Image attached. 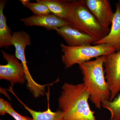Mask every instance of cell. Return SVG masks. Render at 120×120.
I'll return each instance as SVG.
<instances>
[{
	"label": "cell",
	"instance_id": "17",
	"mask_svg": "<svg viewBox=\"0 0 120 120\" xmlns=\"http://www.w3.org/2000/svg\"><path fill=\"white\" fill-rule=\"evenodd\" d=\"M7 113L10 115L15 120H34L33 118L26 116H22L13 109L12 106L9 102L7 107Z\"/></svg>",
	"mask_w": 120,
	"mask_h": 120
},
{
	"label": "cell",
	"instance_id": "12",
	"mask_svg": "<svg viewBox=\"0 0 120 120\" xmlns=\"http://www.w3.org/2000/svg\"><path fill=\"white\" fill-rule=\"evenodd\" d=\"M49 87H48V92L46 93L47 98V109L43 112L36 111L30 109L24 104L15 95L20 102L23 105L24 107L31 114L34 120H65L64 113L59 110L55 112H52L50 109L49 104Z\"/></svg>",
	"mask_w": 120,
	"mask_h": 120
},
{
	"label": "cell",
	"instance_id": "19",
	"mask_svg": "<svg viewBox=\"0 0 120 120\" xmlns=\"http://www.w3.org/2000/svg\"><path fill=\"white\" fill-rule=\"evenodd\" d=\"M118 4L120 6V0H118Z\"/></svg>",
	"mask_w": 120,
	"mask_h": 120
},
{
	"label": "cell",
	"instance_id": "15",
	"mask_svg": "<svg viewBox=\"0 0 120 120\" xmlns=\"http://www.w3.org/2000/svg\"><path fill=\"white\" fill-rule=\"evenodd\" d=\"M101 106L109 111L110 120H120V93L112 101H103Z\"/></svg>",
	"mask_w": 120,
	"mask_h": 120
},
{
	"label": "cell",
	"instance_id": "10",
	"mask_svg": "<svg viewBox=\"0 0 120 120\" xmlns=\"http://www.w3.org/2000/svg\"><path fill=\"white\" fill-rule=\"evenodd\" d=\"M116 5V11L109 32L105 37L99 41L95 42L94 45L107 44L116 48V52L120 51V6L118 3Z\"/></svg>",
	"mask_w": 120,
	"mask_h": 120
},
{
	"label": "cell",
	"instance_id": "6",
	"mask_svg": "<svg viewBox=\"0 0 120 120\" xmlns=\"http://www.w3.org/2000/svg\"><path fill=\"white\" fill-rule=\"evenodd\" d=\"M104 67L112 101L120 93V51L105 56Z\"/></svg>",
	"mask_w": 120,
	"mask_h": 120
},
{
	"label": "cell",
	"instance_id": "11",
	"mask_svg": "<svg viewBox=\"0 0 120 120\" xmlns=\"http://www.w3.org/2000/svg\"><path fill=\"white\" fill-rule=\"evenodd\" d=\"M12 43L15 48V56L22 62L23 66L27 65L25 50L27 46L31 45L30 35L24 31L13 32Z\"/></svg>",
	"mask_w": 120,
	"mask_h": 120
},
{
	"label": "cell",
	"instance_id": "13",
	"mask_svg": "<svg viewBox=\"0 0 120 120\" xmlns=\"http://www.w3.org/2000/svg\"><path fill=\"white\" fill-rule=\"evenodd\" d=\"M7 1H0V47L7 49L12 43V34L10 27L7 23V18L4 13V10Z\"/></svg>",
	"mask_w": 120,
	"mask_h": 120
},
{
	"label": "cell",
	"instance_id": "20",
	"mask_svg": "<svg viewBox=\"0 0 120 120\" xmlns=\"http://www.w3.org/2000/svg\"></svg>",
	"mask_w": 120,
	"mask_h": 120
},
{
	"label": "cell",
	"instance_id": "9",
	"mask_svg": "<svg viewBox=\"0 0 120 120\" xmlns=\"http://www.w3.org/2000/svg\"><path fill=\"white\" fill-rule=\"evenodd\" d=\"M20 20L26 26L42 27L49 30L69 25L64 20L52 14L43 15H34L26 18H20Z\"/></svg>",
	"mask_w": 120,
	"mask_h": 120
},
{
	"label": "cell",
	"instance_id": "7",
	"mask_svg": "<svg viewBox=\"0 0 120 120\" xmlns=\"http://www.w3.org/2000/svg\"><path fill=\"white\" fill-rule=\"evenodd\" d=\"M89 11L99 24L106 28H109L114 13L109 0H84Z\"/></svg>",
	"mask_w": 120,
	"mask_h": 120
},
{
	"label": "cell",
	"instance_id": "2",
	"mask_svg": "<svg viewBox=\"0 0 120 120\" xmlns=\"http://www.w3.org/2000/svg\"><path fill=\"white\" fill-rule=\"evenodd\" d=\"M105 56L79 64L83 75V83L90 94V99L97 109L102 103L109 100L110 92L105 77L104 62Z\"/></svg>",
	"mask_w": 120,
	"mask_h": 120
},
{
	"label": "cell",
	"instance_id": "4",
	"mask_svg": "<svg viewBox=\"0 0 120 120\" xmlns=\"http://www.w3.org/2000/svg\"><path fill=\"white\" fill-rule=\"evenodd\" d=\"M60 47L64 53L62 61L65 68L89 61L92 58L107 56L116 51L114 46L107 44L71 47L61 43Z\"/></svg>",
	"mask_w": 120,
	"mask_h": 120
},
{
	"label": "cell",
	"instance_id": "16",
	"mask_svg": "<svg viewBox=\"0 0 120 120\" xmlns=\"http://www.w3.org/2000/svg\"><path fill=\"white\" fill-rule=\"evenodd\" d=\"M24 6L30 9L35 15H43L51 14L46 5L40 2H30L28 0H20Z\"/></svg>",
	"mask_w": 120,
	"mask_h": 120
},
{
	"label": "cell",
	"instance_id": "1",
	"mask_svg": "<svg viewBox=\"0 0 120 120\" xmlns=\"http://www.w3.org/2000/svg\"><path fill=\"white\" fill-rule=\"evenodd\" d=\"M58 99V107L65 120H97L88 102L90 94L83 83L65 82Z\"/></svg>",
	"mask_w": 120,
	"mask_h": 120
},
{
	"label": "cell",
	"instance_id": "3",
	"mask_svg": "<svg viewBox=\"0 0 120 120\" xmlns=\"http://www.w3.org/2000/svg\"><path fill=\"white\" fill-rule=\"evenodd\" d=\"M69 18L68 23L72 28L89 35L96 41L105 37L110 28L99 24L87 8L84 0L68 1Z\"/></svg>",
	"mask_w": 120,
	"mask_h": 120
},
{
	"label": "cell",
	"instance_id": "14",
	"mask_svg": "<svg viewBox=\"0 0 120 120\" xmlns=\"http://www.w3.org/2000/svg\"><path fill=\"white\" fill-rule=\"evenodd\" d=\"M37 1L46 5L51 14L64 20L68 23L69 18L68 1L37 0Z\"/></svg>",
	"mask_w": 120,
	"mask_h": 120
},
{
	"label": "cell",
	"instance_id": "5",
	"mask_svg": "<svg viewBox=\"0 0 120 120\" xmlns=\"http://www.w3.org/2000/svg\"><path fill=\"white\" fill-rule=\"evenodd\" d=\"M3 58L6 60L7 64L0 65V79L10 82V88L12 89L15 84H22L26 81L23 65L15 55L1 50Z\"/></svg>",
	"mask_w": 120,
	"mask_h": 120
},
{
	"label": "cell",
	"instance_id": "18",
	"mask_svg": "<svg viewBox=\"0 0 120 120\" xmlns=\"http://www.w3.org/2000/svg\"><path fill=\"white\" fill-rule=\"evenodd\" d=\"M8 102L4 99L0 98V115L4 116L7 114V110Z\"/></svg>",
	"mask_w": 120,
	"mask_h": 120
},
{
	"label": "cell",
	"instance_id": "8",
	"mask_svg": "<svg viewBox=\"0 0 120 120\" xmlns=\"http://www.w3.org/2000/svg\"><path fill=\"white\" fill-rule=\"evenodd\" d=\"M54 30L63 38L68 46L71 47L91 45L96 41L89 35L72 28L68 25Z\"/></svg>",
	"mask_w": 120,
	"mask_h": 120
}]
</instances>
